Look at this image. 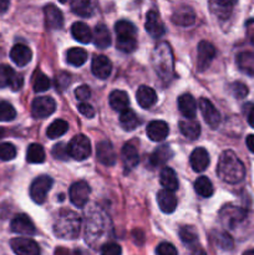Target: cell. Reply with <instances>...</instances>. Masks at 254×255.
<instances>
[{
	"instance_id": "cell-21",
	"label": "cell",
	"mask_w": 254,
	"mask_h": 255,
	"mask_svg": "<svg viewBox=\"0 0 254 255\" xmlns=\"http://www.w3.org/2000/svg\"><path fill=\"white\" fill-rule=\"evenodd\" d=\"M146 132L151 141L161 142L168 136L169 127L164 121H152L147 126Z\"/></svg>"
},
{
	"instance_id": "cell-12",
	"label": "cell",
	"mask_w": 254,
	"mask_h": 255,
	"mask_svg": "<svg viewBox=\"0 0 254 255\" xmlns=\"http://www.w3.org/2000/svg\"><path fill=\"white\" fill-rule=\"evenodd\" d=\"M10 247L16 255H40L39 244L29 238L11 239Z\"/></svg>"
},
{
	"instance_id": "cell-7",
	"label": "cell",
	"mask_w": 254,
	"mask_h": 255,
	"mask_svg": "<svg viewBox=\"0 0 254 255\" xmlns=\"http://www.w3.org/2000/svg\"><path fill=\"white\" fill-rule=\"evenodd\" d=\"M52 183H54V181L49 176H40L35 178L30 186V197H31L32 201L37 204L44 203L47 193L51 189Z\"/></svg>"
},
{
	"instance_id": "cell-43",
	"label": "cell",
	"mask_w": 254,
	"mask_h": 255,
	"mask_svg": "<svg viewBox=\"0 0 254 255\" xmlns=\"http://www.w3.org/2000/svg\"><path fill=\"white\" fill-rule=\"evenodd\" d=\"M16 117V111L11 104L6 101L0 102V122H9Z\"/></svg>"
},
{
	"instance_id": "cell-13",
	"label": "cell",
	"mask_w": 254,
	"mask_h": 255,
	"mask_svg": "<svg viewBox=\"0 0 254 255\" xmlns=\"http://www.w3.org/2000/svg\"><path fill=\"white\" fill-rule=\"evenodd\" d=\"M199 110H201L204 121L207 122V125L211 128H217L219 126V124H221V114L209 100H199Z\"/></svg>"
},
{
	"instance_id": "cell-14",
	"label": "cell",
	"mask_w": 254,
	"mask_h": 255,
	"mask_svg": "<svg viewBox=\"0 0 254 255\" xmlns=\"http://www.w3.org/2000/svg\"><path fill=\"white\" fill-rule=\"evenodd\" d=\"M238 0H209L211 12L221 20H227L231 17L234 6Z\"/></svg>"
},
{
	"instance_id": "cell-41",
	"label": "cell",
	"mask_w": 254,
	"mask_h": 255,
	"mask_svg": "<svg viewBox=\"0 0 254 255\" xmlns=\"http://www.w3.org/2000/svg\"><path fill=\"white\" fill-rule=\"evenodd\" d=\"M32 87L35 92H45L51 87V81L40 70H36L32 76Z\"/></svg>"
},
{
	"instance_id": "cell-32",
	"label": "cell",
	"mask_w": 254,
	"mask_h": 255,
	"mask_svg": "<svg viewBox=\"0 0 254 255\" xmlns=\"http://www.w3.org/2000/svg\"><path fill=\"white\" fill-rule=\"evenodd\" d=\"M71 34L75 40H77L81 44H89L92 40V32L90 27L85 22H75L71 26Z\"/></svg>"
},
{
	"instance_id": "cell-29",
	"label": "cell",
	"mask_w": 254,
	"mask_h": 255,
	"mask_svg": "<svg viewBox=\"0 0 254 255\" xmlns=\"http://www.w3.org/2000/svg\"><path fill=\"white\" fill-rule=\"evenodd\" d=\"M109 102L110 106L112 107L114 111L122 112L124 110L128 109V95L125 91H121V90H115V91H112L111 94H110Z\"/></svg>"
},
{
	"instance_id": "cell-46",
	"label": "cell",
	"mask_w": 254,
	"mask_h": 255,
	"mask_svg": "<svg viewBox=\"0 0 254 255\" xmlns=\"http://www.w3.org/2000/svg\"><path fill=\"white\" fill-rule=\"evenodd\" d=\"M51 153L55 158L61 159V161H66L70 157L69 147H67L66 143H62V142H60V143L55 144V146L52 147Z\"/></svg>"
},
{
	"instance_id": "cell-35",
	"label": "cell",
	"mask_w": 254,
	"mask_h": 255,
	"mask_svg": "<svg viewBox=\"0 0 254 255\" xmlns=\"http://www.w3.org/2000/svg\"><path fill=\"white\" fill-rule=\"evenodd\" d=\"M173 156V152H172L171 147L163 144V146H159L158 148L154 149L153 153L151 154V164L154 167L158 166H164L167 163L168 159H171V157Z\"/></svg>"
},
{
	"instance_id": "cell-50",
	"label": "cell",
	"mask_w": 254,
	"mask_h": 255,
	"mask_svg": "<svg viewBox=\"0 0 254 255\" xmlns=\"http://www.w3.org/2000/svg\"><path fill=\"white\" fill-rule=\"evenodd\" d=\"M71 82V76L70 74H66V72H60L59 75H56V80H55V85H56V89L64 90L66 89L67 86Z\"/></svg>"
},
{
	"instance_id": "cell-22",
	"label": "cell",
	"mask_w": 254,
	"mask_h": 255,
	"mask_svg": "<svg viewBox=\"0 0 254 255\" xmlns=\"http://www.w3.org/2000/svg\"><path fill=\"white\" fill-rule=\"evenodd\" d=\"M189 163H191V167L194 172L206 171L207 167L209 166V154L207 149H204L203 147H197L191 153Z\"/></svg>"
},
{
	"instance_id": "cell-58",
	"label": "cell",
	"mask_w": 254,
	"mask_h": 255,
	"mask_svg": "<svg viewBox=\"0 0 254 255\" xmlns=\"http://www.w3.org/2000/svg\"><path fill=\"white\" fill-rule=\"evenodd\" d=\"M243 255H254V249H251V251L244 252Z\"/></svg>"
},
{
	"instance_id": "cell-42",
	"label": "cell",
	"mask_w": 254,
	"mask_h": 255,
	"mask_svg": "<svg viewBox=\"0 0 254 255\" xmlns=\"http://www.w3.org/2000/svg\"><path fill=\"white\" fill-rule=\"evenodd\" d=\"M179 238H181V241L183 242L188 248L198 243V236H197L196 231H194L192 227L188 226L182 227V228L179 229Z\"/></svg>"
},
{
	"instance_id": "cell-24",
	"label": "cell",
	"mask_w": 254,
	"mask_h": 255,
	"mask_svg": "<svg viewBox=\"0 0 254 255\" xmlns=\"http://www.w3.org/2000/svg\"><path fill=\"white\" fill-rule=\"evenodd\" d=\"M32 52L26 45L24 44H16L12 46L11 51H10V59L12 60L15 65L22 67L25 65L29 64L31 61Z\"/></svg>"
},
{
	"instance_id": "cell-17",
	"label": "cell",
	"mask_w": 254,
	"mask_h": 255,
	"mask_svg": "<svg viewBox=\"0 0 254 255\" xmlns=\"http://www.w3.org/2000/svg\"><path fill=\"white\" fill-rule=\"evenodd\" d=\"M91 70L92 74L96 77H99V79H107L112 72L111 60L107 56H105V55H97V56H95L92 59Z\"/></svg>"
},
{
	"instance_id": "cell-56",
	"label": "cell",
	"mask_w": 254,
	"mask_h": 255,
	"mask_svg": "<svg viewBox=\"0 0 254 255\" xmlns=\"http://www.w3.org/2000/svg\"><path fill=\"white\" fill-rule=\"evenodd\" d=\"M246 143H247V147H248L249 151L253 152L254 153V134H249V136L247 137Z\"/></svg>"
},
{
	"instance_id": "cell-34",
	"label": "cell",
	"mask_w": 254,
	"mask_h": 255,
	"mask_svg": "<svg viewBox=\"0 0 254 255\" xmlns=\"http://www.w3.org/2000/svg\"><path fill=\"white\" fill-rule=\"evenodd\" d=\"M237 65L239 70L249 76H254V54L251 51H243L237 56Z\"/></svg>"
},
{
	"instance_id": "cell-8",
	"label": "cell",
	"mask_w": 254,
	"mask_h": 255,
	"mask_svg": "<svg viewBox=\"0 0 254 255\" xmlns=\"http://www.w3.org/2000/svg\"><path fill=\"white\" fill-rule=\"evenodd\" d=\"M24 85V79L16 74L9 65H0V89L9 86L12 91H19Z\"/></svg>"
},
{
	"instance_id": "cell-15",
	"label": "cell",
	"mask_w": 254,
	"mask_h": 255,
	"mask_svg": "<svg viewBox=\"0 0 254 255\" xmlns=\"http://www.w3.org/2000/svg\"><path fill=\"white\" fill-rule=\"evenodd\" d=\"M10 229L21 236H34L36 233L34 223L26 214H17L10 223Z\"/></svg>"
},
{
	"instance_id": "cell-44",
	"label": "cell",
	"mask_w": 254,
	"mask_h": 255,
	"mask_svg": "<svg viewBox=\"0 0 254 255\" xmlns=\"http://www.w3.org/2000/svg\"><path fill=\"white\" fill-rule=\"evenodd\" d=\"M214 243L219 247V248L224 249V251H231L233 248V239L228 233H216L213 237Z\"/></svg>"
},
{
	"instance_id": "cell-18",
	"label": "cell",
	"mask_w": 254,
	"mask_h": 255,
	"mask_svg": "<svg viewBox=\"0 0 254 255\" xmlns=\"http://www.w3.org/2000/svg\"><path fill=\"white\" fill-rule=\"evenodd\" d=\"M96 156L104 166H114L116 163V152L110 141H102L97 144Z\"/></svg>"
},
{
	"instance_id": "cell-39",
	"label": "cell",
	"mask_w": 254,
	"mask_h": 255,
	"mask_svg": "<svg viewBox=\"0 0 254 255\" xmlns=\"http://www.w3.org/2000/svg\"><path fill=\"white\" fill-rule=\"evenodd\" d=\"M67 129H69V124L66 121H64V120H56V121H54L47 127L46 136L51 139L59 138V137L64 136L66 133Z\"/></svg>"
},
{
	"instance_id": "cell-48",
	"label": "cell",
	"mask_w": 254,
	"mask_h": 255,
	"mask_svg": "<svg viewBox=\"0 0 254 255\" xmlns=\"http://www.w3.org/2000/svg\"><path fill=\"white\" fill-rule=\"evenodd\" d=\"M121 253L122 249L117 243L110 242L101 247V255H121Z\"/></svg>"
},
{
	"instance_id": "cell-16",
	"label": "cell",
	"mask_w": 254,
	"mask_h": 255,
	"mask_svg": "<svg viewBox=\"0 0 254 255\" xmlns=\"http://www.w3.org/2000/svg\"><path fill=\"white\" fill-rule=\"evenodd\" d=\"M44 15H45V25L47 29L50 30H57L61 29L64 25V15H62L61 10L54 4H47L44 7Z\"/></svg>"
},
{
	"instance_id": "cell-10",
	"label": "cell",
	"mask_w": 254,
	"mask_h": 255,
	"mask_svg": "<svg viewBox=\"0 0 254 255\" xmlns=\"http://www.w3.org/2000/svg\"><path fill=\"white\" fill-rule=\"evenodd\" d=\"M90 193H91V188L89 184L84 181L75 182L71 187H70V201L77 208H84L86 203L89 202Z\"/></svg>"
},
{
	"instance_id": "cell-26",
	"label": "cell",
	"mask_w": 254,
	"mask_h": 255,
	"mask_svg": "<svg viewBox=\"0 0 254 255\" xmlns=\"http://www.w3.org/2000/svg\"><path fill=\"white\" fill-rule=\"evenodd\" d=\"M136 99L142 109H149V107H152L157 102V95L156 91H154L152 87L142 85V86H139V89L137 90Z\"/></svg>"
},
{
	"instance_id": "cell-31",
	"label": "cell",
	"mask_w": 254,
	"mask_h": 255,
	"mask_svg": "<svg viewBox=\"0 0 254 255\" xmlns=\"http://www.w3.org/2000/svg\"><path fill=\"white\" fill-rule=\"evenodd\" d=\"M159 183L162 184L164 189L169 191H177L178 188V179H177L176 172L169 167H163L159 173Z\"/></svg>"
},
{
	"instance_id": "cell-25",
	"label": "cell",
	"mask_w": 254,
	"mask_h": 255,
	"mask_svg": "<svg viewBox=\"0 0 254 255\" xmlns=\"http://www.w3.org/2000/svg\"><path fill=\"white\" fill-rule=\"evenodd\" d=\"M178 110L186 119L193 120L197 114V102L191 94H183L178 97Z\"/></svg>"
},
{
	"instance_id": "cell-9",
	"label": "cell",
	"mask_w": 254,
	"mask_h": 255,
	"mask_svg": "<svg viewBox=\"0 0 254 255\" xmlns=\"http://www.w3.org/2000/svg\"><path fill=\"white\" fill-rule=\"evenodd\" d=\"M56 109L55 100L50 96H40L32 101L31 115L35 119H46L52 115Z\"/></svg>"
},
{
	"instance_id": "cell-27",
	"label": "cell",
	"mask_w": 254,
	"mask_h": 255,
	"mask_svg": "<svg viewBox=\"0 0 254 255\" xmlns=\"http://www.w3.org/2000/svg\"><path fill=\"white\" fill-rule=\"evenodd\" d=\"M121 157L125 168H126L127 171H131V169H133L134 167L138 164V152H137V148L132 143H126L122 147Z\"/></svg>"
},
{
	"instance_id": "cell-47",
	"label": "cell",
	"mask_w": 254,
	"mask_h": 255,
	"mask_svg": "<svg viewBox=\"0 0 254 255\" xmlns=\"http://www.w3.org/2000/svg\"><path fill=\"white\" fill-rule=\"evenodd\" d=\"M156 253L157 255H178L176 247L171 243H167V242L158 244V247L156 249Z\"/></svg>"
},
{
	"instance_id": "cell-60",
	"label": "cell",
	"mask_w": 254,
	"mask_h": 255,
	"mask_svg": "<svg viewBox=\"0 0 254 255\" xmlns=\"http://www.w3.org/2000/svg\"><path fill=\"white\" fill-rule=\"evenodd\" d=\"M1 134H2V129H0V138H1Z\"/></svg>"
},
{
	"instance_id": "cell-45",
	"label": "cell",
	"mask_w": 254,
	"mask_h": 255,
	"mask_svg": "<svg viewBox=\"0 0 254 255\" xmlns=\"http://www.w3.org/2000/svg\"><path fill=\"white\" fill-rule=\"evenodd\" d=\"M16 157V148L12 143L4 142L0 143V159L1 161H11Z\"/></svg>"
},
{
	"instance_id": "cell-1",
	"label": "cell",
	"mask_w": 254,
	"mask_h": 255,
	"mask_svg": "<svg viewBox=\"0 0 254 255\" xmlns=\"http://www.w3.org/2000/svg\"><path fill=\"white\" fill-rule=\"evenodd\" d=\"M218 177L229 184H237L243 181L246 176V168L241 159L233 151H224L221 154L217 167Z\"/></svg>"
},
{
	"instance_id": "cell-51",
	"label": "cell",
	"mask_w": 254,
	"mask_h": 255,
	"mask_svg": "<svg viewBox=\"0 0 254 255\" xmlns=\"http://www.w3.org/2000/svg\"><path fill=\"white\" fill-rule=\"evenodd\" d=\"M75 96H76L79 101L85 102L91 97V90H90L87 85H81V86H79L75 90Z\"/></svg>"
},
{
	"instance_id": "cell-30",
	"label": "cell",
	"mask_w": 254,
	"mask_h": 255,
	"mask_svg": "<svg viewBox=\"0 0 254 255\" xmlns=\"http://www.w3.org/2000/svg\"><path fill=\"white\" fill-rule=\"evenodd\" d=\"M71 10L81 17H90L95 11V0H71Z\"/></svg>"
},
{
	"instance_id": "cell-36",
	"label": "cell",
	"mask_w": 254,
	"mask_h": 255,
	"mask_svg": "<svg viewBox=\"0 0 254 255\" xmlns=\"http://www.w3.org/2000/svg\"><path fill=\"white\" fill-rule=\"evenodd\" d=\"M120 124L126 131H133L139 125V120L132 110L126 109L120 114Z\"/></svg>"
},
{
	"instance_id": "cell-57",
	"label": "cell",
	"mask_w": 254,
	"mask_h": 255,
	"mask_svg": "<svg viewBox=\"0 0 254 255\" xmlns=\"http://www.w3.org/2000/svg\"><path fill=\"white\" fill-rule=\"evenodd\" d=\"M248 124L254 128V107L251 109V111L248 114Z\"/></svg>"
},
{
	"instance_id": "cell-5",
	"label": "cell",
	"mask_w": 254,
	"mask_h": 255,
	"mask_svg": "<svg viewBox=\"0 0 254 255\" xmlns=\"http://www.w3.org/2000/svg\"><path fill=\"white\" fill-rule=\"evenodd\" d=\"M248 217V212L243 207L233 206V204H227L219 212V219L223 227L227 229H236L241 226Z\"/></svg>"
},
{
	"instance_id": "cell-2",
	"label": "cell",
	"mask_w": 254,
	"mask_h": 255,
	"mask_svg": "<svg viewBox=\"0 0 254 255\" xmlns=\"http://www.w3.org/2000/svg\"><path fill=\"white\" fill-rule=\"evenodd\" d=\"M81 229V218L75 212L62 209L54 222V234L61 239H76Z\"/></svg>"
},
{
	"instance_id": "cell-6",
	"label": "cell",
	"mask_w": 254,
	"mask_h": 255,
	"mask_svg": "<svg viewBox=\"0 0 254 255\" xmlns=\"http://www.w3.org/2000/svg\"><path fill=\"white\" fill-rule=\"evenodd\" d=\"M67 147H69L70 157L76 161H84L91 154V142L85 134H76L72 137Z\"/></svg>"
},
{
	"instance_id": "cell-54",
	"label": "cell",
	"mask_w": 254,
	"mask_h": 255,
	"mask_svg": "<svg viewBox=\"0 0 254 255\" xmlns=\"http://www.w3.org/2000/svg\"><path fill=\"white\" fill-rule=\"evenodd\" d=\"M189 251H191V254L192 255H207L206 252L203 251V248H201L199 247V244H194V246L189 247Z\"/></svg>"
},
{
	"instance_id": "cell-55",
	"label": "cell",
	"mask_w": 254,
	"mask_h": 255,
	"mask_svg": "<svg viewBox=\"0 0 254 255\" xmlns=\"http://www.w3.org/2000/svg\"><path fill=\"white\" fill-rule=\"evenodd\" d=\"M10 6V0H0V15L5 14Z\"/></svg>"
},
{
	"instance_id": "cell-11",
	"label": "cell",
	"mask_w": 254,
	"mask_h": 255,
	"mask_svg": "<svg viewBox=\"0 0 254 255\" xmlns=\"http://www.w3.org/2000/svg\"><path fill=\"white\" fill-rule=\"evenodd\" d=\"M216 56V47L208 41H201L197 47V69L204 71L209 67L211 62Z\"/></svg>"
},
{
	"instance_id": "cell-52",
	"label": "cell",
	"mask_w": 254,
	"mask_h": 255,
	"mask_svg": "<svg viewBox=\"0 0 254 255\" xmlns=\"http://www.w3.org/2000/svg\"><path fill=\"white\" fill-rule=\"evenodd\" d=\"M77 110H79L80 114L82 116L87 117V119H92L95 116V110L91 105H89L87 102H81V104L77 106Z\"/></svg>"
},
{
	"instance_id": "cell-33",
	"label": "cell",
	"mask_w": 254,
	"mask_h": 255,
	"mask_svg": "<svg viewBox=\"0 0 254 255\" xmlns=\"http://www.w3.org/2000/svg\"><path fill=\"white\" fill-rule=\"evenodd\" d=\"M179 131L188 139H196L201 134V126L194 120L186 119L179 122Z\"/></svg>"
},
{
	"instance_id": "cell-40",
	"label": "cell",
	"mask_w": 254,
	"mask_h": 255,
	"mask_svg": "<svg viewBox=\"0 0 254 255\" xmlns=\"http://www.w3.org/2000/svg\"><path fill=\"white\" fill-rule=\"evenodd\" d=\"M194 189H196L197 193L199 194L203 198H208L213 194V184H212L211 179L207 178L206 176H202L199 178H197V181L194 182Z\"/></svg>"
},
{
	"instance_id": "cell-38",
	"label": "cell",
	"mask_w": 254,
	"mask_h": 255,
	"mask_svg": "<svg viewBox=\"0 0 254 255\" xmlns=\"http://www.w3.org/2000/svg\"><path fill=\"white\" fill-rule=\"evenodd\" d=\"M26 161L29 163H42L45 161L44 147L39 143H31L27 147Z\"/></svg>"
},
{
	"instance_id": "cell-28",
	"label": "cell",
	"mask_w": 254,
	"mask_h": 255,
	"mask_svg": "<svg viewBox=\"0 0 254 255\" xmlns=\"http://www.w3.org/2000/svg\"><path fill=\"white\" fill-rule=\"evenodd\" d=\"M92 40H94L95 46L99 47V49H106L111 45V34H110L106 25H96L94 34H92Z\"/></svg>"
},
{
	"instance_id": "cell-49",
	"label": "cell",
	"mask_w": 254,
	"mask_h": 255,
	"mask_svg": "<svg viewBox=\"0 0 254 255\" xmlns=\"http://www.w3.org/2000/svg\"><path fill=\"white\" fill-rule=\"evenodd\" d=\"M232 94L237 97V99H244L248 95V87L242 82H234L231 86Z\"/></svg>"
},
{
	"instance_id": "cell-59",
	"label": "cell",
	"mask_w": 254,
	"mask_h": 255,
	"mask_svg": "<svg viewBox=\"0 0 254 255\" xmlns=\"http://www.w3.org/2000/svg\"><path fill=\"white\" fill-rule=\"evenodd\" d=\"M59 1H60V2H62V4H64V2H66L67 0H59Z\"/></svg>"
},
{
	"instance_id": "cell-23",
	"label": "cell",
	"mask_w": 254,
	"mask_h": 255,
	"mask_svg": "<svg viewBox=\"0 0 254 255\" xmlns=\"http://www.w3.org/2000/svg\"><path fill=\"white\" fill-rule=\"evenodd\" d=\"M157 203L163 213L171 214L177 208V198L173 191L169 189H162L157 193Z\"/></svg>"
},
{
	"instance_id": "cell-20",
	"label": "cell",
	"mask_w": 254,
	"mask_h": 255,
	"mask_svg": "<svg viewBox=\"0 0 254 255\" xmlns=\"http://www.w3.org/2000/svg\"><path fill=\"white\" fill-rule=\"evenodd\" d=\"M144 29L146 31L151 35L152 37H161L164 34V25L162 22L161 17L157 14L156 11L151 10V11L147 12L146 16V24H144Z\"/></svg>"
},
{
	"instance_id": "cell-3",
	"label": "cell",
	"mask_w": 254,
	"mask_h": 255,
	"mask_svg": "<svg viewBox=\"0 0 254 255\" xmlns=\"http://www.w3.org/2000/svg\"><path fill=\"white\" fill-rule=\"evenodd\" d=\"M152 61L156 72L164 82H168L173 74V55H172L171 47L166 42H162L154 49L152 55Z\"/></svg>"
},
{
	"instance_id": "cell-37",
	"label": "cell",
	"mask_w": 254,
	"mask_h": 255,
	"mask_svg": "<svg viewBox=\"0 0 254 255\" xmlns=\"http://www.w3.org/2000/svg\"><path fill=\"white\" fill-rule=\"evenodd\" d=\"M66 60L72 66H82L87 60V52L81 47H71L66 52Z\"/></svg>"
},
{
	"instance_id": "cell-53",
	"label": "cell",
	"mask_w": 254,
	"mask_h": 255,
	"mask_svg": "<svg viewBox=\"0 0 254 255\" xmlns=\"http://www.w3.org/2000/svg\"><path fill=\"white\" fill-rule=\"evenodd\" d=\"M247 36H248L249 41L254 44V19H251L247 21Z\"/></svg>"
},
{
	"instance_id": "cell-4",
	"label": "cell",
	"mask_w": 254,
	"mask_h": 255,
	"mask_svg": "<svg viewBox=\"0 0 254 255\" xmlns=\"http://www.w3.org/2000/svg\"><path fill=\"white\" fill-rule=\"evenodd\" d=\"M115 31L117 35L116 46L122 52H132L136 50V27L127 20H120L115 25Z\"/></svg>"
},
{
	"instance_id": "cell-19",
	"label": "cell",
	"mask_w": 254,
	"mask_h": 255,
	"mask_svg": "<svg viewBox=\"0 0 254 255\" xmlns=\"http://www.w3.org/2000/svg\"><path fill=\"white\" fill-rule=\"evenodd\" d=\"M172 22L178 26H191L196 21V14H194L193 9L189 6H181L177 7L174 12L171 16Z\"/></svg>"
}]
</instances>
